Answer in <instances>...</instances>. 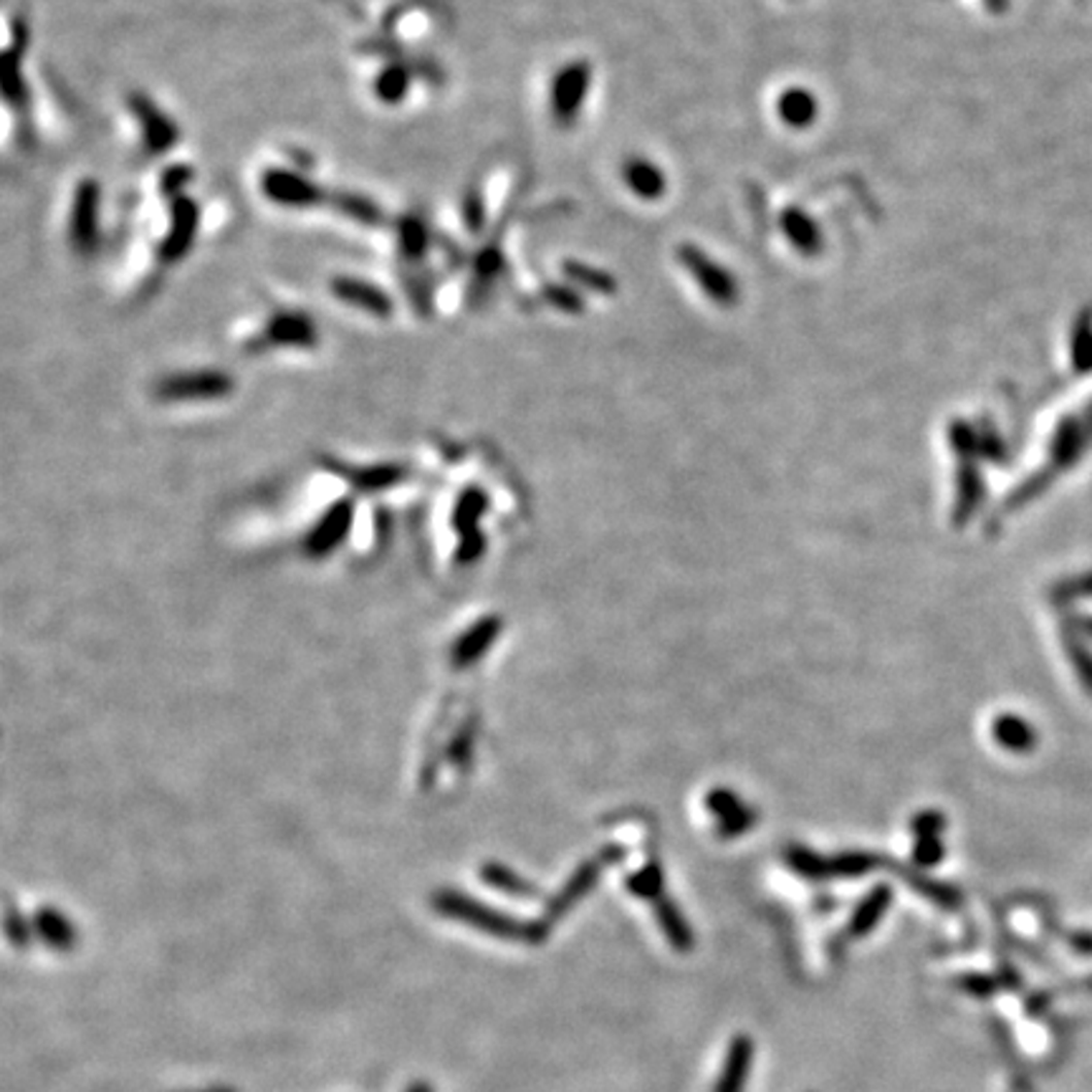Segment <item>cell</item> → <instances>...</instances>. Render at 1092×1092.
I'll return each instance as SVG.
<instances>
[{
  "mask_svg": "<svg viewBox=\"0 0 1092 1092\" xmlns=\"http://www.w3.org/2000/svg\"><path fill=\"white\" fill-rule=\"evenodd\" d=\"M435 911L442 913L448 918H456V921L468 923V926L481 928V931L491 933L498 938H514V940H539L544 938V931L539 926H524V923L514 921V918L501 916L494 908H486V905L475 903V900L463 898L458 893H438L435 895Z\"/></svg>",
  "mask_w": 1092,
  "mask_h": 1092,
  "instance_id": "6da1fadb",
  "label": "cell"
},
{
  "mask_svg": "<svg viewBox=\"0 0 1092 1092\" xmlns=\"http://www.w3.org/2000/svg\"><path fill=\"white\" fill-rule=\"evenodd\" d=\"M261 195L287 210H311L327 203V195L311 177L289 167H268L261 175Z\"/></svg>",
  "mask_w": 1092,
  "mask_h": 1092,
  "instance_id": "7a4b0ae2",
  "label": "cell"
},
{
  "mask_svg": "<svg viewBox=\"0 0 1092 1092\" xmlns=\"http://www.w3.org/2000/svg\"><path fill=\"white\" fill-rule=\"evenodd\" d=\"M254 344L259 350H311L319 344L317 322L301 309H278L263 324Z\"/></svg>",
  "mask_w": 1092,
  "mask_h": 1092,
  "instance_id": "3957f363",
  "label": "cell"
},
{
  "mask_svg": "<svg viewBox=\"0 0 1092 1092\" xmlns=\"http://www.w3.org/2000/svg\"><path fill=\"white\" fill-rule=\"evenodd\" d=\"M130 111L134 117V125L139 130V139H142V147L147 150V155L160 157L167 155L180 139V130H177L175 122L167 117V111L155 102L153 97H147L144 92H137L130 97Z\"/></svg>",
  "mask_w": 1092,
  "mask_h": 1092,
  "instance_id": "277c9868",
  "label": "cell"
},
{
  "mask_svg": "<svg viewBox=\"0 0 1092 1092\" xmlns=\"http://www.w3.org/2000/svg\"><path fill=\"white\" fill-rule=\"evenodd\" d=\"M102 195L97 180H78L69 210V243L78 256L92 254L99 245V210Z\"/></svg>",
  "mask_w": 1092,
  "mask_h": 1092,
  "instance_id": "5b68a950",
  "label": "cell"
},
{
  "mask_svg": "<svg viewBox=\"0 0 1092 1092\" xmlns=\"http://www.w3.org/2000/svg\"><path fill=\"white\" fill-rule=\"evenodd\" d=\"M200 228V208L193 198L188 195H177L172 198L170 208V221H167V231L162 235L160 249H157V259L165 266H175L177 261L185 259L190 254V249L195 245Z\"/></svg>",
  "mask_w": 1092,
  "mask_h": 1092,
  "instance_id": "8992f818",
  "label": "cell"
},
{
  "mask_svg": "<svg viewBox=\"0 0 1092 1092\" xmlns=\"http://www.w3.org/2000/svg\"><path fill=\"white\" fill-rule=\"evenodd\" d=\"M231 390L233 379L218 369L175 372L157 385V395L165 400H212V397H226Z\"/></svg>",
  "mask_w": 1092,
  "mask_h": 1092,
  "instance_id": "52a82bcc",
  "label": "cell"
},
{
  "mask_svg": "<svg viewBox=\"0 0 1092 1092\" xmlns=\"http://www.w3.org/2000/svg\"><path fill=\"white\" fill-rule=\"evenodd\" d=\"M329 291L341 306H352V309L372 313V317H388L392 304L385 291H379L372 282H362V278L352 276H334L329 282Z\"/></svg>",
  "mask_w": 1092,
  "mask_h": 1092,
  "instance_id": "ba28073f",
  "label": "cell"
},
{
  "mask_svg": "<svg viewBox=\"0 0 1092 1092\" xmlns=\"http://www.w3.org/2000/svg\"><path fill=\"white\" fill-rule=\"evenodd\" d=\"M754 1067V1039L747 1034H738L731 1039L726 1050L724 1067H721L719 1080H716L714 1092H743L749 1083V1074Z\"/></svg>",
  "mask_w": 1092,
  "mask_h": 1092,
  "instance_id": "9c48e42d",
  "label": "cell"
},
{
  "mask_svg": "<svg viewBox=\"0 0 1092 1092\" xmlns=\"http://www.w3.org/2000/svg\"><path fill=\"white\" fill-rule=\"evenodd\" d=\"M33 933L56 954H71L78 944L76 926L56 908H38L33 918Z\"/></svg>",
  "mask_w": 1092,
  "mask_h": 1092,
  "instance_id": "30bf717a",
  "label": "cell"
},
{
  "mask_svg": "<svg viewBox=\"0 0 1092 1092\" xmlns=\"http://www.w3.org/2000/svg\"><path fill=\"white\" fill-rule=\"evenodd\" d=\"M994 736L1001 747L1012 749V752H1027L1034 743L1032 728L1024 724L1017 716H1001L994 724Z\"/></svg>",
  "mask_w": 1092,
  "mask_h": 1092,
  "instance_id": "8fae6325",
  "label": "cell"
},
{
  "mask_svg": "<svg viewBox=\"0 0 1092 1092\" xmlns=\"http://www.w3.org/2000/svg\"><path fill=\"white\" fill-rule=\"evenodd\" d=\"M888 903H890V893L885 888H878L875 893H872L870 898L860 905L858 913H855L853 926H850L853 936H865V933H870L872 928H875V923L881 921L883 911L888 908Z\"/></svg>",
  "mask_w": 1092,
  "mask_h": 1092,
  "instance_id": "7c38bea8",
  "label": "cell"
},
{
  "mask_svg": "<svg viewBox=\"0 0 1092 1092\" xmlns=\"http://www.w3.org/2000/svg\"><path fill=\"white\" fill-rule=\"evenodd\" d=\"M658 918H660V923H663V931L670 944H673L677 951H691V946H693L691 928H688V923L683 921L681 913L675 911V905L660 903Z\"/></svg>",
  "mask_w": 1092,
  "mask_h": 1092,
  "instance_id": "4fadbf2b",
  "label": "cell"
},
{
  "mask_svg": "<svg viewBox=\"0 0 1092 1092\" xmlns=\"http://www.w3.org/2000/svg\"><path fill=\"white\" fill-rule=\"evenodd\" d=\"M3 931H5V938L10 940V946H15V949H21V951H26L28 946H31L33 936H36V933H33V923H28L26 918L21 916L19 908L5 911Z\"/></svg>",
  "mask_w": 1092,
  "mask_h": 1092,
  "instance_id": "5bb4252c",
  "label": "cell"
},
{
  "mask_svg": "<svg viewBox=\"0 0 1092 1092\" xmlns=\"http://www.w3.org/2000/svg\"><path fill=\"white\" fill-rule=\"evenodd\" d=\"M809 102H812V99H809ZM809 102H806V97H792V104H784V106H787L789 120H792V122L804 120V117L812 111Z\"/></svg>",
  "mask_w": 1092,
  "mask_h": 1092,
  "instance_id": "9a60e30c",
  "label": "cell"
},
{
  "mask_svg": "<svg viewBox=\"0 0 1092 1092\" xmlns=\"http://www.w3.org/2000/svg\"><path fill=\"white\" fill-rule=\"evenodd\" d=\"M405 1092H435V1090H433V1085L425 1083V1080H418V1083L407 1085Z\"/></svg>",
  "mask_w": 1092,
  "mask_h": 1092,
  "instance_id": "2e32d148",
  "label": "cell"
},
{
  "mask_svg": "<svg viewBox=\"0 0 1092 1092\" xmlns=\"http://www.w3.org/2000/svg\"><path fill=\"white\" fill-rule=\"evenodd\" d=\"M193 1092H238L235 1088H226V1085H216V1088H205V1090H193Z\"/></svg>",
  "mask_w": 1092,
  "mask_h": 1092,
  "instance_id": "e0dca14e",
  "label": "cell"
}]
</instances>
